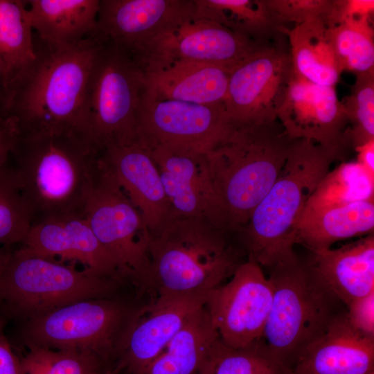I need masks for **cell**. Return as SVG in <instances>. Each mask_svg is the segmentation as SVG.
<instances>
[{
  "label": "cell",
  "mask_w": 374,
  "mask_h": 374,
  "mask_svg": "<svg viewBox=\"0 0 374 374\" xmlns=\"http://www.w3.org/2000/svg\"><path fill=\"white\" fill-rule=\"evenodd\" d=\"M104 39L96 33L76 44L51 46L35 38L37 58L6 107L20 133L66 132L86 138L87 85Z\"/></svg>",
  "instance_id": "6da1fadb"
},
{
  "label": "cell",
  "mask_w": 374,
  "mask_h": 374,
  "mask_svg": "<svg viewBox=\"0 0 374 374\" xmlns=\"http://www.w3.org/2000/svg\"><path fill=\"white\" fill-rule=\"evenodd\" d=\"M100 152L73 132H19L10 158L33 222L84 216Z\"/></svg>",
  "instance_id": "7a4b0ae2"
},
{
  "label": "cell",
  "mask_w": 374,
  "mask_h": 374,
  "mask_svg": "<svg viewBox=\"0 0 374 374\" xmlns=\"http://www.w3.org/2000/svg\"><path fill=\"white\" fill-rule=\"evenodd\" d=\"M226 233L201 218L171 215L150 232L143 288L158 296L208 294L242 263Z\"/></svg>",
  "instance_id": "3957f363"
},
{
  "label": "cell",
  "mask_w": 374,
  "mask_h": 374,
  "mask_svg": "<svg viewBox=\"0 0 374 374\" xmlns=\"http://www.w3.org/2000/svg\"><path fill=\"white\" fill-rule=\"evenodd\" d=\"M344 151L294 140L278 177L240 230L248 259L270 269L298 258L296 229L307 202Z\"/></svg>",
  "instance_id": "277c9868"
},
{
  "label": "cell",
  "mask_w": 374,
  "mask_h": 374,
  "mask_svg": "<svg viewBox=\"0 0 374 374\" xmlns=\"http://www.w3.org/2000/svg\"><path fill=\"white\" fill-rule=\"evenodd\" d=\"M294 140L280 123L233 125L206 154L211 179L233 231L244 227L278 177Z\"/></svg>",
  "instance_id": "5b68a950"
},
{
  "label": "cell",
  "mask_w": 374,
  "mask_h": 374,
  "mask_svg": "<svg viewBox=\"0 0 374 374\" xmlns=\"http://www.w3.org/2000/svg\"><path fill=\"white\" fill-rule=\"evenodd\" d=\"M269 272L272 302L262 339L288 370L298 354L346 310L306 261L298 258Z\"/></svg>",
  "instance_id": "8992f818"
},
{
  "label": "cell",
  "mask_w": 374,
  "mask_h": 374,
  "mask_svg": "<svg viewBox=\"0 0 374 374\" xmlns=\"http://www.w3.org/2000/svg\"><path fill=\"white\" fill-rule=\"evenodd\" d=\"M123 282L19 247L12 251L2 276L0 308L6 319L23 321L73 302L117 296Z\"/></svg>",
  "instance_id": "52a82bcc"
},
{
  "label": "cell",
  "mask_w": 374,
  "mask_h": 374,
  "mask_svg": "<svg viewBox=\"0 0 374 374\" xmlns=\"http://www.w3.org/2000/svg\"><path fill=\"white\" fill-rule=\"evenodd\" d=\"M136 312L118 296L81 300L23 321L20 339L27 348L78 350L109 364Z\"/></svg>",
  "instance_id": "ba28073f"
},
{
  "label": "cell",
  "mask_w": 374,
  "mask_h": 374,
  "mask_svg": "<svg viewBox=\"0 0 374 374\" xmlns=\"http://www.w3.org/2000/svg\"><path fill=\"white\" fill-rule=\"evenodd\" d=\"M145 89L141 67L105 39L91 71L84 107L85 136L96 149L136 140Z\"/></svg>",
  "instance_id": "9c48e42d"
},
{
  "label": "cell",
  "mask_w": 374,
  "mask_h": 374,
  "mask_svg": "<svg viewBox=\"0 0 374 374\" xmlns=\"http://www.w3.org/2000/svg\"><path fill=\"white\" fill-rule=\"evenodd\" d=\"M83 215L122 278L143 288L150 231L137 208L100 163Z\"/></svg>",
  "instance_id": "30bf717a"
},
{
  "label": "cell",
  "mask_w": 374,
  "mask_h": 374,
  "mask_svg": "<svg viewBox=\"0 0 374 374\" xmlns=\"http://www.w3.org/2000/svg\"><path fill=\"white\" fill-rule=\"evenodd\" d=\"M233 123L224 103L201 105L155 98L145 91L139 114L136 140L186 155L210 152Z\"/></svg>",
  "instance_id": "8fae6325"
},
{
  "label": "cell",
  "mask_w": 374,
  "mask_h": 374,
  "mask_svg": "<svg viewBox=\"0 0 374 374\" xmlns=\"http://www.w3.org/2000/svg\"><path fill=\"white\" fill-rule=\"evenodd\" d=\"M265 44L194 15L157 37L133 59L143 71L178 62L206 63L233 69Z\"/></svg>",
  "instance_id": "7c38bea8"
},
{
  "label": "cell",
  "mask_w": 374,
  "mask_h": 374,
  "mask_svg": "<svg viewBox=\"0 0 374 374\" xmlns=\"http://www.w3.org/2000/svg\"><path fill=\"white\" fill-rule=\"evenodd\" d=\"M272 294L269 279L251 259L238 266L228 283L212 290L204 306L222 342L238 348L262 339Z\"/></svg>",
  "instance_id": "4fadbf2b"
},
{
  "label": "cell",
  "mask_w": 374,
  "mask_h": 374,
  "mask_svg": "<svg viewBox=\"0 0 374 374\" xmlns=\"http://www.w3.org/2000/svg\"><path fill=\"white\" fill-rule=\"evenodd\" d=\"M290 51L268 43L231 71L224 105L234 125L277 120L276 109L292 72Z\"/></svg>",
  "instance_id": "5bb4252c"
},
{
  "label": "cell",
  "mask_w": 374,
  "mask_h": 374,
  "mask_svg": "<svg viewBox=\"0 0 374 374\" xmlns=\"http://www.w3.org/2000/svg\"><path fill=\"white\" fill-rule=\"evenodd\" d=\"M276 118L291 139H306L342 151L349 146L348 122L335 87L311 82L294 70Z\"/></svg>",
  "instance_id": "9a60e30c"
},
{
  "label": "cell",
  "mask_w": 374,
  "mask_h": 374,
  "mask_svg": "<svg viewBox=\"0 0 374 374\" xmlns=\"http://www.w3.org/2000/svg\"><path fill=\"white\" fill-rule=\"evenodd\" d=\"M194 15L193 0H100L97 33L134 57Z\"/></svg>",
  "instance_id": "2e32d148"
},
{
  "label": "cell",
  "mask_w": 374,
  "mask_h": 374,
  "mask_svg": "<svg viewBox=\"0 0 374 374\" xmlns=\"http://www.w3.org/2000/svg\"><path fill=\"white\" fill-rule=\"evenodd\" d=\"M148 148L159 170L170 215L201 218L224 231H233L215 189L206 154H177L161 147Z\"/></svg>",
  "instance_id": "e0dca14e"
},
{
  "label": "cell",
  "mask_w": 374,
  "mask_h": 374,
  "mask_svg": "<svg viewBox=\"0 0 374 374\" xmlns=\"http://www.w3.org/2000/svg\"><path fill=\"white\" fill-rule=\"evenodd\" d=\"M208 294L158 296L148 306L138 309L121 346L116 367L128 374L139 372L204 306Z\"/></svg>",
  "instance_id": "ac0fdd59"
},
{
  "label": "cell",
  "mask_w": 374,
  "mask_h": 374,
  "mask_svg": "<svg viewBox=\"0 0 374 374\" xmlns=\"http://www.w3.org/2000/svg\"><path fill=\"white\" fill-rule=\"evenodd\" d=\"M99 163L140 213L150 232L170 216L171 208L149 148L138 140L107 148Z\"/></svg>",
  "instance_id": "d6986e66"
},
{
  "label": "cell",
  "mask_w": 374,
  "mask_h": 374,
  "mask_svg": "<svg viewBox=\"0 0 374 374\" xmlns=\"http://www.w3.org/2000/svg\"><path fill=\"white\" fill-rule=\"evenodd\" d=\"M20 247L40 257L78 262L96 274L125 281L84 216L35 221Z\"/></svg>",
  "instance_id": "ffe728a7"
},
{
  "label": "cell",
  "mask_w": 374,
  "mask_h": 374,
  "mask_svg": "<svg viewBox=\"0 0 374 374\" xmlns=\"http://www.w3.org/2000/svg\"><path fill=\"white\" fill-rule=\"evenodd\" d=\"M374 371V338L356 330L345 310L308 344L289 374H368Z\"/></svg>",
  "instance_id": "44dd1931"
},
{
  "label": "cell",
  "mask_w": 374,
  "mask_h": 374,
  "mask_svg": "<svg viewBox=\"0 0 374 374\" xmlns=\"http://www.w3.org/2000/svg\"><path fill=\"white\" fill-rule=\"evenodd\" d=\"M307 264L346 307L374 292V235L337 249L311 251Z\"/></svg>",
  "instance_id": "7402d4cb"
},
{
  "label": "cell",
  "mask_w": 374,
  "mask_h": 374,
  "mask_svg": "<svg viewBox=\"0 0 374 374\" xmlns=\"http://www.w3.org/2000/svg\"><path fill=\"white\" fill-rule=\"evenodd\" d=\"M231 70L206 63H175L143 71L145 91L161 99L201 105L223 103Z\"/></svg>",
  "instance_id": "603a6c76"
},
{
  "label": "cell",
  "mask_w": 374,
  "mask_h": 374,
  "mask_svg": "<svg viewBox=\"0 0 374 374\" xmlns=\"http://www.w3.org/2000/svg\"><path fill=\"white\" fill-rule=\"evenodd\" d=\"M37 38L51 46H71L97 33L100 0H28Z\"/></svg>",
  "instance_id": "cb8c5ba5"
},
{
  "label": "cell",
  "mask_w": 374,
  "mask_h": 374,
  "mask_svg": "<svg viewBox=\"0 0 374 374\" xmlns=\"http://www.w3.org/2000/svg\"><path fill=\"white\" fill-rule=\"evenodd\" d=\"M374 199L303 213L296 244L310 251L331 248L336 242L373 233Z\"/></svg>",
  "instance_id": "d4e9b609"
},
{
  "label": "cell",
  "mask_w": 374,
  "mask_h": 374,
  "mask_svg": "<svg viewBox=\"0 0 374 374\" xmlns=\"http://www.w3.org/2000/svg\"><path fill=\"white\" fill-rule=\"evenodd\" d=\"M219 339L204 306L163 350L136 374H196L210 359Z\"/></svg>",
  "instance_id": "484cf974"
},
{
  "label": "cell",
  "mask_w": 374,
  "mask_h": 374,
  "mask_svg": "<svg viewBox=\"0 0 374 374\" xmlns=\"http://www.w3.org/2000/svg\"><path fill=\"white\" fill-rule=\"evenodd\" d=\"M280 33L288 37L294 71L314 84L335 87L341 71L326 21L312 20L292 28L284 26Z\"/></svg>",
  "instance_id": "4316f807"
},
{
  "label": "cell",
  "mask_w": 374,
  "mask_h": 374,
  "mask_svg": "<svg viewBox=\"0 0 374 374\" xmlns=\"http://www.w3.org/2000/svg\"><path fill=\"white\" fill-rule=\"evenodd\" d=\"M36 58L35 38L26 1L0 0V77L8 97Z\"/></svg>",
  "instance_id": "83f0119b"
},
{
  "label": "cell",
  "mask_w": 374,
  "mask_h": 374,
  "mask_svg": "<svg viewBox=\"0 0 374 374\" xmlns=\"http://www.w3.org/2000/svg\"><path fill=\"white\" fill-rule=\"evenodd\" d=\"M195 16L216 22L253 41L265 43L280 27L263 0H193Z\"/></svg>",
  "instance_id": "f1b7e54d"
},
{
  "label": "cell",
  "mask_w": 374,
  "mask_h": 374,
  "mask_svg": "<svg viewBox=\"0 0 374 374\" xmlns=\"http://www.w3.org/2000/svg\"><path fill=\"white\" fill-rule=\"evenodd\" d=\"M374 199V177L357 161L343 162L323 177L303 213Z\"/></svg>",
  "instance_id": "f546056e"
},
{
  "label": "cell",
  "mask_w": 374,
  "mask_h": 374,
  "mask_svg": "<svg viewBox=\"0 0 374 374\" xmlns=\"http://www.w3.org/2000/svg\"><path fill=\"white\" fill-rule=\"evenodd\" d=\"M371 16L348 19L329 26L339 67L357 74L374 71L373 30Z\"/></svg>",
  "instance_id": "4dcf8cb0"
},
{
  "label": "cell",
  "mask_w": 374,
  "mask_h": 374,
  "mask_svg": "<svg viewBox=\"0 0 374 374\" xmlns=\"http://www.w3.org/2000/svg\"><path fill=\"white\" fill-rule=\"evenodd\" d=\"M33 223L20 184L10 161L0 168V244H21Z\"/></svg>",
  "instance_id": "1f68e13d"
},
{
  "label": "cell",
  "mask_w": 374,
  "mask_h": 374,
  "mask_svg": "<svg viewBox=\"0 0 374 374\" xmlns=\"http://www.w3.org/2000/svg\"><path fill=\"white\" fill-rule=\"evenodd\" d=\"M100 357L78 350L29 348L20 374H105L112 370Z\"/></svg>",
  "instance_id": "d6a6232c"
},
{
  "label": "cell",
  "mask_w": 374,
  "mask_h": 374,
  "mask_svg": "<svg viewBox=\"0 0 374 374\" xmlns=\"http://www.w3.org/2000/svg\"><path fill=\"white\" fill-rule=\"evenodd\" d=\"M211 359L214 374H289L262 339L238 348L229 347L219 339Z\"/></svg>",
  "instance_id": "836d02e7"
},
{
  "label": "cell",
  "mask_w": 374,
  "mask_h": 374,
  "mask_svg": "<svg viewBox=\"0 0 374 374\" xmlns=\"http://www.w3.org/2000/svg\"><path fill=\"white\" fill-rule=\"evenodd\" d=\"M350 93L341 101L348 126L349 146H357L374 139V71L357 74Z\"/></svg>",
  "instance_id": "e575fe53"
},
{
  "label": "cell",
  "mask_w": 374,
  "mask_h": 374,
  "mask_svg": "<svg viewBox=\"0 0 374 374\" xmlns=\"http://www.w3.org/2000/svg\"><path fill=\"white\" fill-rule=\"evenodd\" d=\"M263 1L280 28L290 22L296 25L319 19L326 22L332 5L331 0Z\"/></svg>",
  "instance_id": "d590c367"
},
{
  "label": "cell",
  "mask_w": 374,
  "mask_h": 374,
  "mask_svg": "<svg viewBox=\"0 0 374 374\" xmlns=\"http://www.w3.org/2000/svg\"><path fill=\"white\" fill-rule=\"evenodd\" d=\"M350 324L362 334L374 338V292L346 307Z\"/></svg>",
  "instance_id": "8d00e7d4"
},
{
  "label": "cell",
  "mask_w": 374,
  "mask_h": 374,
  "mask_svg": "<svg viewBox=\"0 0 374 374\" xmlns=\"http://www.w3.org/2000/svg\"><path fill=\"white\" fill-rule=\"evenodd\" d=\"M373 10V0L332 1L326 23L328 26H335L355 17L371 16Z\"/></svg>",
  "instance_id": "74e56055"
},
{
  "label": "cell",
  "mask_w": 374,
  "mask_h": 374,
  "mask_svg": "<svg viewBox=\"0 0 374 374\" xmlns=\"http://www.w3.org/2000/svg\"><path fill=\"white\" fill-rule=\"evenodd\" d=\"M19 135L16 119L6 110H0V168L10 159Z\"/></svg>",
  "instance_id": "f35d334b"
},
{
  "label": "cell",
  "mask_w": 374,
  "mask_h": 374,
  "mask_svg": "<svg viewBox=\"0 0 374 374\" xmlns=\"http://www.w3.org/2000/svg\"><path fill=\"white\" fill-rule=\"evenodd\" d=\"M7 319L0 316V374H20V358L5 333Z\"/></svg>",
  "instance_id": "ab89813d"
},
{
  "label": "cell",
  "mask_w": 374,
  "mask_h": 374,
  "mask_svg": "<svg viewBox=\"0 0 374 374\" xmlns=\"http://www.w3.org/2000/svg\"><path fill=\"white\" fill-rule=\"evenodd\" d=\"M357 161L371 176L374 177V139L355 148Z\"/></svg>",
  "instance_id": "60d3db41"
},
{
  "label": "cell",
  "mask_w": 374,
  "mask_h": 374,
  "mask_svg": "<svg viewBox=\"0 0 374 374\" xmlns=\"http://www.w3.org/2000/svg\"><path fill=\"white\" fill-rule=\"evenodd\" d=\"M12 250L8 247H3L0 248V303H1V285L2 276L10 258Z\"/></svg>",
  "instance_id": "b9f144b4"
},
{
  "label": "cell",
  "mask_w": 374,
  "mask_h": 374,
  "mask_svg": "<svg viewBox=\"0 0 374 374\" xmlns=\"http://www.w3.org/2000/svg\"><path fill=\"white\" fill-rule=\"evenodd\" d=\"M7 98V92L3 81L0 77V110H6Z\"/></svg>",
  "instance_id": "7bdbcfd3"
},
{
  "label": "cell",
  "mask_w": 374,
  "mask_h": 374,
  "mask_svg": "<svg viewBox=\"0 0 374 374\" xmlns=\"http://www.w3.org/2000/svg\"><path fill=\"white\" fill-rule=\"evenodd\" d=\"M196 374H214L211 357Z\"/></svg>",
  "instance_id": "ee69618b"
},
{
  "label": "cell",
  "mask_w": 374,
  "mask_h": 374,
  "mask_svg": "<svg viewBox=\"0 0 374 374\" xmlns=\"http://www.w3.org/2000/svg\"><path fill=\"white\" fill-rule=\"evenodd\" d=\"M120 370L116 367L115 368L105 373V374H119Z\"/></svg>",
  "instance_id": "f6af8a7d"
},
{
  "label": "cell",
  "mask_w": 374,
  "mask_h": 374,
  "mask_svg": "<svg viewBox=\"0 0 374 374\" xmlns=\"http://www.w3.org/2000/svg\"><path fill=\"white\" fill-rule=\"evenodd\" d=\"M368 374H374V371L371 372V373H368Z\"/></svg>",
  "instance_id": "bcb514c9"
}]
</instances>
